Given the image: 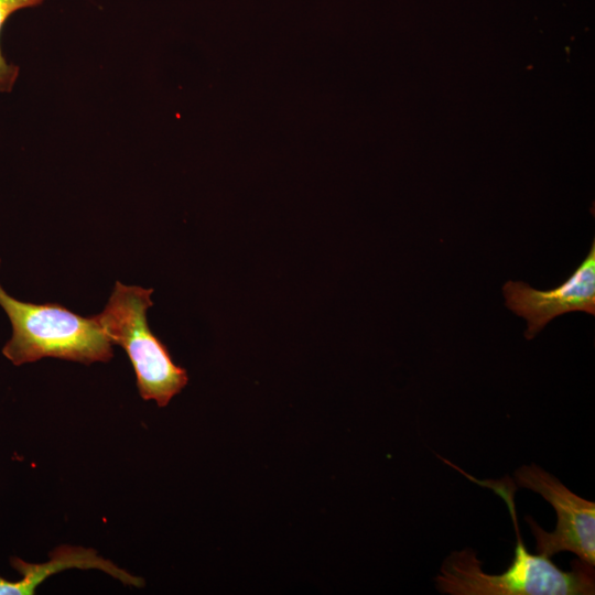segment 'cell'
Listing matches in <instances>:
<instances>
[{
  "mask_svg": "<svg viewBox=\"0 0 595 595\" xmlns=\"http://www.w3.org/2000/svg\"><path fill=\"white\" fill-rule=\"evenodd\" d=\"M506 306L527 320V339L533 338L550 321L569 312L595 314V241L585 259L559 286L537 290L524 282L508 281L502 288Z\"/></svg>",
  "mask_w": 595,
  "mask_h": 595,
  "instance_id": "obj_5",
  "label": "cell"
},
{
  "mask_svg": "<svg viewBox=\"0 0 595 595\" xmlns=\"http://www.w3.org/2000/svg\"><path fill=\"white\" fill-rule=\"evenodd\" d=\"M152 292L117 281L108 303L96 316L109 342L126 350L142 399L165 407L187 385L188 377L149 327L147 311L153 305Z\"/></svg>",
  "mask_w": 595,
  "mask_h": 595,
  "instance_id": "obj_3",
  "label": "cell"
},
{
  "mask_svg": "<svg viewBox=\"0 0 595 595\" xmlns=\"http://www.w3.org/2000/svg\"><path fill=\"white\" fill-rule=\"evenodd\" d=\"M0 306L11 327V338L2 348L13 365L34 363L44 357L89 365L109 361L112 344L97 316L84 317L58 303L35 304L11 296L0 283Z\"/></svg>",
  "mask_w": 595,
  "mask_h": 595,
  "instance_id": "obj_2",
  "label": "cell"
},
{
  "mask_svg": "<svg viewBox=\"0 0 595 595\" xmlns=\"http://www.w3.org/2000/svg\"><path fill=\"white\" fill-rule=\"evenodd\" d=\"M12 566L22 574V578L11 582L12 595H32L37 585L48 576L67 569H98L123 584L141 586L143 581L112 562L100 558L95 550L82 547L62 545L51 553L50 561L42 564L26 563L21 559H11Z\"/></svg>",
  "mask_w": 595,
  "mask_h": 595,
  "instance_id": "obj_6",
  "label": "cell"
},
{
  "mask_svg": "<svg viewBox=\"0 0 595 595\" xmlns=\"http://www.w3.org/2000/svg\"><path fill=\"white\" fill-rule=\"evenodd\" d=\"M516 485L541 495L555 510L556 524L544 531L532 517H526L536 539L538 554L551 556L561 551L595 564V502L586 500L564 486L542 467L522 465L515 472Z\"/></svg>",
  "mask_w": 595,
  "mask_h": 595,
  "instance_id": "obj_4",
  "label": "cell"
},
{
  "mask_svg": "<svg viewBox=\"0 0 595 595\" xmlns=\"http://www.w3.org/2000/svg\"><path fill=\"white\" fill-rule=\"evenodd\" d=\"M474 482V478H472ZM499 495L512 517L517 544L509 567L500 574H488L482 569L476 552L466 547L453 551L443 561L435 585L440 593L450 595H593L594 565L575 559L570 571L559 569L549 556L530 553L520 536L513 502L516 491L510 478L477 480Z\"/></svg>",
  "mask_w": 595,
  "mask_h": 595,
  "instance_id": "obj_1",
  "label": "cell"
},
{
  "mask_svg": "<svg viewBox=\"0 0 595 595\" xmlns=\"http://www.w3.org/2000/svg\"><path fill=\"white\" fill-rule=\"evenodd\" d=\"M46 0H0V94L13 90L19 78L20 67L8 61L1 46V34L8 20L17 12L36 8Z\"/></svg>",
  "mask_w": 595,
  "mask_h": 595,
  "instance_id": "obj_7",
  "label": "cell"
}]
</instances>
